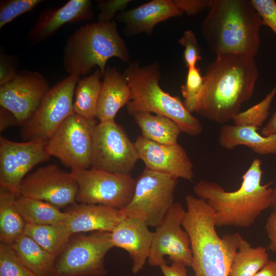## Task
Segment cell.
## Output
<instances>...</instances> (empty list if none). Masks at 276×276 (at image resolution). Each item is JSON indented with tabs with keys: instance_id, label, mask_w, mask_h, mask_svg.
Wrapping results in <instances>:
<instances>
[{
	"instance_id": "obj_12",
	"label": "cell",
	"mask_w": 276,
	"mask_h": 276,
	"mask_svg": "<svg viewBox=\"0 0 276 276\" xmlns=\"http://www.w3.org/2000/svg\"><path fill=\"white\" fill-rule=\"evenodd\" d=\"M96 124V120H88L74 112L47 141L48 153L71 169H89Z\"/></svg>"
},
{
	"instance_id": "obj_11",
	"label": "cell",
	"mask_w": 276,
	"mask_h": 276,
	"mask_svg": "<svg viewBox=\"0 0 276 276\" xmlns=\"http://www.w3.org/2000/svg\"><path fill=\"white\" fill-rule=\"evenodd\" d=\"M79 77L69 75L50 88L38 108L23 126L24 141L47 142L62 123L74 113L75 89Z\"/></svg>"
},
{
	"instance_id": "obj_28",
	"label": "cell",
	"mask_w": 276,
	"mask_h": 276,
	"mask_svg": "<svg viewBox=\"0 0 276 276\" xmlns=\"http://www.w3.org/2000/svg\"><path fill=\"white\" fill-rule=\"evenodd\" d=\"M102 76L100 70L97 68L91 75L78 80L74 93V113L88 120H96Z\"/></svg>"
},
{
	"instance_id": "obj_10",
	"label": "cell",
	"mask_w": 276,
	"mask_h": 276,
	"mask_svg": "<svg viewBox=\"0 0 276 276\" xmlns=\"http://www.w3.org/2000/svg\"><path fill=\"white\" fill-rule=\"evenodd\" d=\"M78 185L76 201L80 203L102 204L120 210L131 201L136 180L130 175L91 169H71Z\"/></svg>"
},
{
	"instance_id": "obj_34",
	"label": "cell",
	"mask_w": 276,
	"mask_h": 276,
	"mask_svg": "<svg viewBox=\"0 0 276 276\" xmlns=\"http://www.w3.org/2000/svg\"><path fill=\"white\" fill-rule=\"evenodd\" d=\"M42 0H1L0 29L18 16L31 11Z\"/></svg>"
},
{
	"instance_id": "obj_20",
	"label": "cell",
	"mask_w": 276,
	"mask_h": 276,
	"mask_svg": "<svg viewBox=\"0 0 276 276\" xmlns=\"http://www.w3.org/2000/svg\"><path fill=\"white\" fill-rule=\"evenodd\" d=\"M182 14L173 0H151L131 9L119 12L115 19L124 25L123 32L127 36L141 33L150 36L156 25Z\"/></svg>"
},
{
	"instance_id": "obj_13",
	"label": "cell",
	"mask_w": 276,
	"mask_h": 276,
	"mask_svg": "<svg viewBox=\"0 0 276 276\" xmlns=\"http://www.w3.org/2000/svg\"><path fill=\"white\" fill-rule=\"evenodd\" d=\"M186 210L180 202H174L162 222L156 227L147 260L149 266L160 267L172 262L191 267L192 254L187 232L182 229Z\"/></svg>"
},
{
	"instance_id": "obj_4",
	"label": "cell",
	"mask_w": 276,
	"mask_h": 276,
	"mask_svg": "<svg viewBox=\"0 0 276 276\" xmlns=\"http://www.w3.org/2000/svg\"><path fill=\"white\" fill-rule=\"evenodd\" d=\"M185 200L187 210L182 225L191 241L194 276H228L241 236L235 233L220 238L207 202L190 194Z\"/></svg>"
},
{
	"instance_id": "obj_24",
	"label": "cell",
	"mask_w": 276,
	"mask_h": 276,
	"mask_svg": "<svg viewBox=\"0 0 276 276\" xmlns=\"http://www.w3.org/2000/svg\"><path fill=\"white\" fill-rule=\"evenodd\" d=\"M140 127L142 135L155 142L173 145L181 132L178 125L171 119L160 114L137 111L131 114Z\"/></svg>"
},
{
	"instance_id": "obj_35",
	"label": "cell",
	"mask_w": 276,
	"mask_h": 276,
	"mask_svg": "<svg viewBox=\"0 0 276 276\" xmlns=\"http://www.w3.org/2000/svg\"><path fill=\"white\" fill-rule=\"evenodd\" d=\"M178 42L185 48L183 57L186 67L189 68L196 66L201 60L200 48L195 33L192 30L185 31Z\"/></svg>"
},
{
	"instance_id": "obj_45",
	"label": "cell",
	"mask_w": 276,
	"mask_h": 276,
	"mask_svg": "<svg viewBox=\"0 0 276 276\" xmlns=\"http://www.w3.org/2000/svg\"><path fill=\"white\" fill-rule=\"evenodd\" d=\"M271 208L272 211L276 213V185L272 188Z\"/></svg>"
},
{
	"instance_id": "obj_40",
	"label": "cell",
	"mask_w": 276,
	"mask_h": 276,
	"mask_svg": "<svg viewBox=\"0 0 276 276\" xmlns=\"http://www.w3.org/2000/svg\"><path fill=\"white\" fill-rule=\"evenodd\" d=\"M265 229L269 239L268 248L276 252V213L272 211L268 216Z\"/></svg>"
},
{
	"instance_id": "obj_39",
	"label": "cell",
	"mask_w": 276,
	"mask_h": 276,
	"mask_svg": "<svg viewBox=\"0 0 276 276\" xmlns=\"http://www.w3.org/2000/svg\"><path fill=\"white\" fill-rule=\"evenodd\" d=\"M173 3L183 13L189 16L197 14L208 8L209 0H173Z\"/></svg>"
},
{
	"instance_id": "obj_22",
	"label": "cell",
	"mask_w": 276,
	"mask_h": 276,
	"mask_svg": "<svg viewBox=\"0 0 276 276\" xmlns=\"http://www.w3.org/2000/svg\"><path fill=\"white\" fill-rule=\"evenodd\" d=\"M96 118L100 122L114 121L119 110L132 99V93L123 73L116 67L106 68Z\"/></svg>"
},
{
	"instance_id": "obj_9",
	"label": "cell",
	"mask_w": 276,
	"mask_h": 276,
	"mask_svg": "<svg viewBox=\"0 0 276 276\" xmlns=\"http://www.w3.org/2000/svg\"><path fill=\"white\" fill-rule=\"evenodd\" d=\"M140 159L134 143L114 121L100 122L94 128L91 168L130 175Z\"/></svg>"
},
{
	"instance_id": "obj_44",
	"label": "cell",
	"mask_w": 276,
	"mask_h": 276,
	"mask_svg": "<svg viewBox=\"0 0 276 276\" xmlns=\"http://www.w3.org/2000/svg\"><path fill=\"white\" fill-rule=\"evenodd\" d=\"M261 134L264 136L276 134V110L266 125L262 128Z\"/></svg>"
},
{
	"instance_id": "obj_27",
	"label": "cell",
	"mask_w": 276,
	"mask_h": 276,
	"mask_svg": "<svg viewBox=\"0 0 276 276\" xmlns=\"http://www.w3.org/2000/svg\"><path fill=\"white\" fill-rule=\"evenodd\" d=\"M19 260L39 276H49L56 257L23 234L9 245Z\"/></svg>"
},
{
	"instance_id": "obj_25",
	"label": "cell",
	"mask_w": 276,
	"mask_h": 276,
	"mask_svg": "<svg viewBox=\"0 0 276 276\" xmlns=\"http://www.w3.org/2000/svg\"><path fill=\"white\" fill-rule=\"evenodd\" d=\"M17 209L26 224L32 225H60L66 222L68 212L47 202L16 195Z\"/></svg>"
},
{
	"instance_id": "obj_1",
	"label": "cell",
	"mask_w": 276,
	"mask_h": 276,
	"mask_svg": "<svg viewBox=\"0 0 276 276\" xmlns=\"http://www.w3.org/2000/svg\"><path fill=\"white\" fill-rule=\"evenodd\" d=\"M259 74L253 57L233 53L216 55L203 76L195 112L219 123L232 120L252 95Z\"/></svg>"
},
{
	"instance_id": "obj_7",
	"label": "cell",
	"mask_w": 276,
	"mask_h": 276,
	"mask_svg": "<svg viewBox=\"0 0 276 276\" xmlns=\"http://www.w3.org/2000/svg\"><path fill=\"white\" fill-rule=\"evenodd\" d=\"M113 247L108 232L70 238L56 257L49 276H104L105 257Z\"/></svg>"
},
{
	"instance_id": "obj_41",
	"label": "cell",
	"mask_w": 276,
	"mask_h": 276,
	"mask_svg": "<svg viewBox=\"0 0 276 276\" xmlns=\"http://www.w3.org/2000/svg\"><path fill=\"white\" fill-rule=\"evenodd\" d=\"M159 268L164 276H188L186 266L180 263L172 262L171 265L166 263Z\"/></svg>"
},
{
	"instance_id": "obj_14",
	"label": "cell",
	"mask_w": 276,
	"mask_h": 276,
	"mask_svg": "<svg viewBox=\"0 0 276 276\" xmlns=\"http://www.w3.org/2000/svg\"><path fill=\"white\" fill-rule=\"evenodd\" d=\"M78 185L55 164L39 167L22 180L17 194L47 202L60 209L76 203Z\"/></svg>"
},
{
	"instance_id": "obj_26",
	"label": "cell",
	"mask_w": 276,
	"mask_h": 276,
	"mask_svg": "<svg viewBox=\"0 0 276 276\" xmlns=\"http://www.w3.org/2000/svg\"><path fill=\"white\" fill-rule=\"evenodd\" d=\"M17 195L0 186V241L8 245L24 233L26 225L16 205Z\"/></svg>"
},
{
	"instance_id": "obj_19",
	"label": "cell",
	"mask_w": 276,
	"mask_h": 276,
	"mask_svg": "<svg viewBox=\"0 0 276 276\" xmlns=\"http://www.w3.org/2000/svg\"><path fill=\"white\" fill-rule=\"evenodd\" d=\"M141 219L126 217L110 232L114 247L121 248L128 253L132 260V272L136 274L147 262L154 232Z\"/></svg>"
},
{
	"instance_id": "obj_6",
	"label": "cell",
	"mask_w": 276,
	"mask_h": 276,
	"mask_svg": "<svg viewBox=\"0 0 276 276\" xmlns=\"http://www.w3.org/2000/svg\"><path fill=\"white\" fill-rule=\"evenodd\" d=\"M112 57L127 63L130 62L128 47L114 20L93 22L75 30L67 40L62 60L69 75L80 77L96 66L103 76L107 62Z\"/></svg>"
},
{
	"instance_id": "obj_43",
	"label": "cell",
	"mask_w": 276,
	"mask_h": 276,
	"mask_svg": "<svg viewBox=\"0 0 276 276\" xmlns=\"http://www.w3.org/2000/svg\"><path fill=\"white\" fill-rule=\"evenodd\" d=\"M254 276H276V260H269Z\"/></svg>"
},
{
	"instance_id": "obj_32",
	"label": "cell",
	"mask_w": 276,
	"mask_h": 276,
	"mask_svg": "<svg viewBox=\"0 0 276 276\" xmlns=\"http://www.w3.org/2000/svg\"><path fill=\"white\" fill-rule=\"evenodd\" d=\"M0 276H39L26 266L11 247L0 244Z\"/></svg>"
},
{
	"instance_id": "obj_18",
	"label": "cell",
	"mask_w": 276,
	"mask_h": 276,
	"mask_svg": "<svg viewBox=\"0 0 276 276\" xmlns=\"http://www.w3.org/2000/svg\"><path fill=\"white\" fill-rule=\"evenodd\" d=\"M94 10L90 0H70L58 8L43 10L30 29L28 39L36 44L45 40L65 24L90 20Z\"/></svg>"
},
{
	"instance_id": "obj_36",
	"label": "cell",
	"mask_w": 276,
	"mask_h": 276,
	"mask_svg": "<svg viewBox=\"0 0 276 276\" xmlns=\"http://www.w3.org/2000/svg\"><path fill=\"white\" fill-rule=\"evenodd\" d=\"M131 0H98L96 1L99 12L97 15L98 21L110 22L118 13L125 10Z\"/></svg>"
},
{
	"instance_id": "obj_37",
	"label": "cell",
	"mask_w": 276,
	"mask_h": 276,
	"mask_svg": "<svg viewBox=\"0 0 276 276\" xmlns=\"http://www.w3.org/2000/svg\"><path fill=\"white\" fill-rule=\"evenodd\" d=\"M261 17L264 25L268 26L276 35V2L274 0H251Z\"/></svg>"
},
{
	"instance_id": "obj_2",
	"label": "cell",
	"mask_w": 276,
	"mask_h": 276,
	"mask_svg": "<svg viewBox=\"0 0 276 276\" xmlns=\"http://www.w3.org/2000/svg\"><path fill=\"white\" fill-rule=\"evenodd\" d=\"M262 162L255 158L235 191H226L216 182L201 179L193 187L194 194L205 200L214 213L216 226L248 227L271 205L272 188L262 185Z\"/></svg>"
},
{
	"instance_id": "obj_5",
	"label": "cell",
	"mask_w": 276,
	"mask_h": 276,
	"mask_svg": "<svg viewBox=\"0 0 276 276\" xmlns=\"http://www.w3.org/2000/svg\"><path fill=\"white\" fill-rule=\"evenodd\" d=\"M123 74L132 93L127 104L128 112L146 111L160 114L172 120L181 132L195 136L200 134V121L185 107L180 98L164 91L159 85L160 67L156 60L141 66L137 61L128 63Z\"/></svg>"
},
{
	"instance_id": "obj_31",
	"label": "cell",
	"mask_w": 276,
	"mask_h": 276,
	"mask_svg": "<svg viewBox=\"0 0 276 276\" xmlns=\"http://www.w3.org/2000/svg\"><path fill=\"white\" fill-rule=\"evenodd\" d=\"M275 95L276 85L259 103L236 114L232 119L234 125L259 128L267 119Z\"/></svg>"
},
{
	"instance_id": "obj_17",
	"label": "cell",
	"mask_w": 276,
	"mask_h": 276,
	"mask_svg": "<svg viewBox=\"0 0 276 276\" xmlns=\"http://www.w3.org/2000/svg\"><path fill=\"white\" fill-rule=\"evenodd\" d=\"M140 159L145 168L192 180L193 165L185 149L178 143L165 145L139 135L134 142Z\"/></svg>"
},
{
	"instance_id": "obj_3",
	"label": "cell",
	"mask_w": 276,
	"mask_h": 276,
	"mask_svg": "<svg viewBox=\"0 0 276 276\" xmlns=\"http://www.w3.org/2000/svg\"><path fill=\"white\" fill-rule=\"evenodd\" d=\"M263 25L250 1L209 0L201 33L216 55L233 53L254 57L259 51V31Z\"/></svg>"
},
{
	"instance_id": "obj_30",
	"label": "cell",
	"mask_w": 276,
	"mask_h": 276,
	"mask_svg": "<svg viewBox=\"0 0 276 276\" xmlns=\"http://www.w3.org/2000/svg\"><path fill=\"white\" fill-rule=\"evenodd\" d=\"M64 224H26L24 234L31 237L44 249L56 258L72 236L66 230Z\"/></svg>"
},
{
	"instance_id": "obj_15",
	"label": "cell",
	"mask_w": 276,
	"mask_h": 276,
	"mask_svg": "<svg viewBox=\"0 0 276 276\" xmlns=\"http://www.w3.org/2000/svg\"><path fill=\"white\" fill-rule=\"evenodd\" d=\"M47 80L36 71H17L14 77L0 85V105L24 126L32 117L50 89Z\"/></svg>"
},
{
	"instance_id": "obj_42",
	"label": "cell",
	"mask_w": 276,
	"mask_h": 276,
	"mask_svg": "<svg viewBox=\"0 0 276 276\" xmlns=\"http://www.w3.org/2000/svg\"><path fill=\"white\" fill-rule=\"evenodd\" d=\"M18 125L17 119L15 116L8 109L1 107L0 108V131H4L6 128Z\"/></svg>"
},
{
	"instance_id": "obj_16",
	"label": "cell",
	"mask_w": 276,
	"mask_h": 276,
	"mask_svg": "<svg viewBox=\"0 0 276 276\" xmlns=\"http://www.w3.org/2000/svg\"><path fill=\"white\" fill-rule=\"evenodd\" d=\"M51 155L47 142H17L0 137V186L17 194L19 187L28 173Z\"/></svg>"
},
{
	"instance_id": "obj_38",
	"label": "cell",
	"mask_w": 276,
	"mask_h": 276,
	"mask_svg": "<svg viewBox=\"0 0 276 276\" xmlns=\"http://www.w3.org/2000/svg\"><path fill=\"white\" fill-rule=\"evenodd\" d=\"M17 59L13 56L1 52L0 85L8 82L16 74Z\"/></svg>"
},
{
	"instance_id": "obj_8",
	"label": "cell",
	"mask_w": 276,
	"mask_h": 276,
	"mask_svg": "<svg viewBox=\"0 0 276 276\" xmlns=\"http://www.w3.org/2000/svg\"><path fill=\"white\" fill-rule=\"evenodd\" d=\"M177 179L145 168L136 180L133 197L121 212L126 217L139 218L157 227L174 203Z\"/></svg>"
},
{
	"instance_id": "obj_21",
	"label": "cell",
	"mask_w": 276,
	"mask_h": 276,
	"mask_svg": "<svg viewBox=\"0 0 276 276\" xmlns=\"http://www.w3.org/2000/svg\"><path fill=\"white\" fill-rule=\"evenodd\" d=\"M71 206L64 225L71 236L96 231L111 232L126 217L121 210L102 204L76 203Z\"/></svg>"
},
{
	"instance_id": "obj_33",
	"label": "cell",
	"mask_w": 276,
	"mask_h": 276,
	"mask_svg": "<svg viewBox=\"0 0 276 276\" xmlns=\"http://www.w3.org/2000/svg\"><path fill=\"white\" fill-rule=\"evenodd\" d=\"M188 69L186 82L181 86L183 103L190 112H194L196 104L201 92L203 79L200 68L195 66Z\"/></svg>"
},
{
	"instance_id": "obj_29",
	"label": "cell",
	"mask_w": 276,
	"mask_h": 276,
	"mask_svg": "<svg viewBox=\"0 0 276 276\" xmlns=\"http://www.w3.org/2000/svg\"><path fill=\"white\" fill-rule=\"evenodd\" d=\"M269 261L267 249L242 238L231 265L228 276H254Z\"/></svg>"
},
{
	"instance_id": "obj_23",
	"label": "cell",
	"mask_w": 276,
	"mask_h": 276,
	"mask_svg": "<svg viewBox=\"0 0 276 276\" xmlns=\"http://www.w3.org/2000/svg\"><path fill=\"white\" fill-rule=\"evenodd\" d=\"M259 128L235 125H224L220 129L218 143L221 147L232 150L245 146L260 155L276 154V134L264 136Z\"/></svg>"
}]
</instances>
